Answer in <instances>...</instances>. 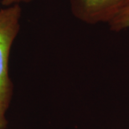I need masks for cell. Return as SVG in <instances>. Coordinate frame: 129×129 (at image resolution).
Wrapping results in <instances>:
<instances>
[{
  "mask_svg": "<svg viewBox=\"0 0 129 129\" xmlns=\"http://www.w3.org/2000/svg\"><path fill=\"white\" fill-rule=\"evenodd\" d=\"M21 15L19 4L0 9V129L7 127L6 114L14 91L9 64L12 45L20 30Z\"/></svg>",
  "mask_w": 129,
  "mask_h": 129,
  "instance_id": "1",
  "label": "cell"
},
{
  "mask_svg": "<svg viewBox=\"0 0 129 129\" xmlns=\"http://www.w3.org/2000/svg\"><path fill=\"white\" fill-rule=\"evenodd\" d=\"M129 8V0H71L72 14L89 24H109Z\"/></svg>",
  "mask_w": 129,
  "mask_h": 129,
  "instance_id": "2",
  "label": "cell"
},
{
  "mask_svg": "<svg viewBox=\"0 0 129 129\" xmlns=\"http://www.w3.org/2000/svg\"><path fill=\"white\" fill-rule=\"evenodd\" d=\"M110 29L113 31H121L129 28V8L109 23Z\"/></svg>",
  "mask_w": 129,
  "mask_h": 129,
  "instance_id": "3",
  "label": "cell"
},
{
  "mask_svg": "<svg viewBox=\"0 0 129 129\" xmlns=\"http://www.w3.org/2000/svg\"><path fill=\"white\" fill-rule=\"evenodd\" d=\"M31 1H33V0H2L1 4L4 7H7L14 4L20 5L21 4H26V3H29Z\"/></svg>",
  "mask_w": 129,
  "mask_h": 129,
  "instance_id": "4",
  "label": "cell"
}]
</instances>
